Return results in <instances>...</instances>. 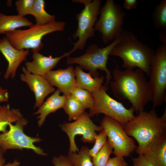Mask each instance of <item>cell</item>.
Segmentation results:
<instances>
[{
	"label": "cell",
	"mask_w": 166,
	"mask_h": 166,
	"mask_svg": "<svg viewBox=\"0 0 166 166\" xmlns=\"http://www.w3.org/2000/svg\"><path fill=\"white\" fill-rule=\"evenodd\" d=\"M141 69L117 68L113 71V81L109 83L114 96L121 100H127L137 113L144 111L146 105L151 101L152 96L148 81Z\"/></svg>",
	"instance_id": "cell-1"
},
{
	"label": "cell",
	"mask_w": 166,
	"mask_h": 166,
	"mask_svg": "<svg viewBox=\"0 0 166 166\" xmlns=\"http://www.w3.org/2000/svg\"><path fill=\"white\" fill-rule=\"evenodd\" d=\"M123 128L128 135L137 141L136 152L139 155L144 154L155 142L166 134V109L160 117L154 108L148 112H139Z\"/></svg>",
	"instance_id": "cell-2"
},
{
	"label": "cell",
	"mask_w": 166,
	"mask_h": 166,
	"mask_svg": "<svg viewBox=\"0 0 166 166\" xmlns=\"http://www.w3.org/2000/svg\"><path fill=\"white\" fill-rule=\"evenodd\" d=\"M121 40L112 50L109 55L121 59L122 66L126 69L137 68L148 77L150 65L155 51L139 41L132 33L123 30Z\"/></svg>",
	"instance_id": "cell-3"
},
{
	"label": "cell",
	"mask_w": 166,
	"mask_h": 166,
	"mask_svg": "<svg viewBox=\"0 0 166 166\" xmlns=\"http://www.w3.org/2000/svg\"><path fill=\"white\" fill-rule=\"evenodd\" d=\"M66 23L55 21L43 25H34L26 30L19 29L5 33L10 44L18 50L31 49L33 53L39 52L43 47L42 39L52 32L63 31Z\"/></svg>",
	"instance_id": "cell-4"
},
{
	"label": "cell",
	"mask_w": 166,
	"mask_h": 166,
	"mask_svg": "<svg viewBox=\"0 0 166 166\" xmlns=\"http://www.w3.org/2000/svg\"><path fill=\"white\" fill-rule=\"evenodd\" d=\"M120 40V37L108 45L102 48L95 44H92L83 55L78 57H67V64H77L82 69L89 71V73L93 77L100 76L98 69L104 71L106 74V80L104 85L108 86L112 75L107 68V61L111 51Z\"/></svg>",
	"instance_id": "cell-5"
},
{
	"label": "cell",
	"mask_w": 166,
	"mask_h": 166,
	"mask_svg": "<svg viewBox=\"0 0 166 166\" xmlns=\"http://www.w3.org/2000/svg\"><path fill=\"white\" fill-rule=\"evenodd\" d=\"M99 14L94 30L101 34L103 42L107 44L121 36L126 14L113 0H107L100 9Z\"/></svg>",
	"instance_id": "cell-6"
},
{
	"label": "cell",
	"mask_w": 166,
	"mask_h": 166,
	"mask_svg": "<svg viewBox=\"0 0 166 166\" xmlns=\"http://www.w3.org/2000/svg\"><path fill=\"white\" fill-rule=\"evenodd\" d=\"M74 2L84 4V9L76 14L78 22L76 32L73 34V38L77 41L74 44L71 50L66 53L68 57L78 49L82 50L87 41L95 34L94 27L97 20L100 14L101 1L100 0H73Z\"/></svg>",
	"instance_id": "cell-7"
},
{
	"label": "cell",
	"mask_w": 166,
	"mask_h": 166,
	"mask_svg": "<svg viewBox=\"0 0 166 166\" xmlns=\"http://www.w3.org/2000/svg\"><path fill=\"white\" fill-rule=\"evenodd\" d=\"M108 86L102 85L92 93L94 103L89 113L90 117L103 114L121 124L124 127L135 117V110L132 106L129 109L122 103L110 97L107 93Z\"/></svg>",
	"instance_id": "cell-8"
},
{
	"label": "cell",
	"mask_w": 166,
	"mask_h": 166,
	"mask_svg": "<svg viewBox=\"0 0 166 166\" xmlns=\"http://www.w3.org/2000/svg\"><path fill=\"white\" fill-rule=\"evenodd\" d=\"M28 123V120L23 117L14 124H9V130L0 134V148L6 152L8 149H30L38 155L47 156L48 154L43 149L34 144L42 140L38 137L29 136L25 133L24 128Z\"/></svg>",
	"instance_id": "cell-9"
},
{
	"label": "cell",
	"mask_w": 166,
	"mask_h": 166,
	"mask_svg": "<svg viewBox=\"0 0 166 166\" xmlns=\"http://www.w3.org/2000/svg\"><path fill=\"white\" fill-rule=\"evenodd\" d=\"M148 81L153 107L162 105L166 90V43H162L155 51L150 67Z\"/></svg>",
	"instance_id": "cell-10"
},
{
	"label": "cell",
	"mask_w": 166,
	"mask_h": 166,
	"mask_svg": "<svg viewBox=\"0 0 166 166\" xmlns=\"http://www.w3.org/2000/svg\"><path fill=\"white\" fill-rule=\"evenodd\" d=\"M60 127L69 139L68 152H78L79 151L75 139L77 135H81V140L84 143H94L97 134L96 132L103 129L101 126L94 124L89 114L85 112L74 121L65 122L60 125Z\"/></svg>",
	"instance_id": "cell-11"
},
{
	"label": "cell",
	"mask_w": 166,
	"mask_h": 166,
	"mask_svg": "<svg viewBox=\"0 0 166 166\" xmlns=\"http://www.w3.org/2000/svg\"><path fill=\"white\" fill-rule=\"evenodd\" d=\"M101 125L113 148V153L115 156H129L136 150L137 146L133 139L128 135L119 122L105 116Z\"/></svg>",
	"instance_id": "cell-12"
},
{
	"label": "cell",
	"mask_w": 166,
	"mask_h": 166,
	"mask_svg": "<svg viewBox=\"0 0 166 166\" xmlns=\"http://www.w3.org/2000/svg\"><path fill=\"white\" fill-rule=\"evenodd\" d=\"M23 73L20 75L21 80L26 82L35 97L34 109L39 108L44 102L45 97L54 92L55 89L42 76L31 73L24 66L22 67Z\"/></svg>",
	"instance_id": "cell-13"
},
{
	"label": "cell",
	"mask_w": 166,
	"mask_h": 166,
	"mask_svg": "<svg viewBox=\"0 0 166 166\" xmlns=\"http://www.w3.org/2000/svg\"><path fill=\"white\" fill-rule=\"evenodd\" d=\"M0 51L8 62L4 78L6 80L9 77L13 79L16 76V71L19 65L26 59L29 54V50L16 49L5 37L0 39Z\"/></svg>",
	"instance_id": "cell-14"
},
{
	"label": "cell",
	"mask_w": 166,
	"mask_h": 166,
	"mask_svg": "<svg viewBox=\"0 0 166 166\" xmlns=\"http://www.w3.org/2000/svg\"><path fill=\"white\" fill-rule=\"evenodd\" d=\"M43 77L51 85L57 87L67 97L71 95L76 87L74 69L71 65L65 69L51 70Z\"/></svg>",
	"instance_id": "cell-15"
},
{
	"label": "cell",
	"mask_w": 166,
	"mask_h": 166,
	"mask_svg": "<svg viewBox=\"0 0 166 166\" xmlns=\"http://www.w3.org/2000/svg\"><path fill=\"white\" fill-rule=\"evenodd\" d=\"M67 57L65 53L59 57L45 56L39 52L33 53V60L26 62V69L30 73L43 76L51 71L63 58Z\"/></svg>",
	"instance_id": "cell-16"
},
{
	"label": "cell",
	"mask_w": 166,
	"mask_h": 166,
	"mask_svg": "<svg viewBox=\"0 0 166 166\" xmlns=\"http://www.w3.org/2000/svg\"><path fill=\"white\" fill-rule=\"evenodd\" d=\"M61 92L57 89L33 113L34 115H39L37 118L38 119L37 124L39 127L42 126L47 117L49 114L63 108L67 97L64 95H60Z\"/></svg>",
	"instance_id": "cell-17"
},
{
	"label": "cell",
	"mask_w": 166,
	"mask_h": 166,
	"mask_svg": "<svg viewBox=\"0 0 166 166\" xmlns=\"http://www.w3.org/2000/svg\"><path fill=\"white\" fill-rule=\"evenodd\" d=\"M76 87L93 93L103 85L105 78L103 76L93 77L89 73L84 72L79 66L74 69Z\"/></svg>",
	"instance_id": "cell-18"
},
{
	"label": "cell",
	"mask_w": 166,
	"mask_h": 166,
	"mask_svg": "<svg viewBox=\"0 0 166 166\" xmlns=\"http://www.w3.org/2000/svg\"><path fill=\"white\" fill-rule=\"evenodd\" d=\"M33 25L31 22L25 17L18 15H8L0 13V34H5L20 27H30Z\"/></svg>",
	"instance_id": "cell-19"
},
{
	"label": "cell",
	"mask_w": 166,
	"mask_h": 166,
	"mask_svg": "<svg viewBox=\"0 0 166 166\" xmlns=\"http://www.w3.org/2000/svg\"><path fill=\"white\" fill-rule=\"evenodd\" d=\"M154 27L160 30L159 37L162 43H166V0H162L157 5L152 14Z\"/></svg>",
	"instance_id": "cell-20"
},
{
	"label": "cell",
	"mask_w": 166,
	"mask_h": 166,
	"mask_svg": "<svg viewBox=\"0 0 166 166\" xmlns=\"http://www.w3.org/2000/svg\"><path fill=\"white\" fill-rule=\"evenodd\" d=\"M144 155L156 166H166V134L155 142Z\"/></svg>",
	"instance_id": "cell-21"
},
{
	"label": "cell",
	"mask_w": 166,
	"mask_h": 166,
	"mask_svg": "<svg viewBox=\"0 0 166 166\" xmlns=\"http://www.w3.org/2000/svg\"><path fill=\"white\" fill-rule=\"evenodd\" d=\"M23 117L19 109H11L9 104L0 105V132H6L9 124L15 123Z\"/></svg>",
	"instance_id": "cell-22"
},
{
	"label": "cell",
	"mask_w": 166,
	"mask_h": 166,
	"mask_svg": "<svg viewBox=\"0 0 166 166\" xmlns=\"http://www.w3.org/2000/svg\"><path fill=\"white\" fill-rule=\"evenodd\" d=\"M45 6L44 0H35L30 15L34 16L37 25H45L56 21L55 16L48 13L45 10Z\"/></svg>",
	"instance_id": "cell-23"
},
{
	"label": "cell",
	"mask_w": 166,
	"mask_h": 166,
	"mask_svg": "<svg viewBox=\"0 0 166 166\" xmlns=\"http://www.w3.org/2000/svg\"><path fill=\"white\" fill-rule=\"evenodd\" d=\"M70 121H75L85 112L86 109L72 95L67 97L63 108Z\"/></svg>",
	"instance_id": "cell-24"
},
{
	"label": "cell",
	"mask_w": 166,
	"mask_h": 166,
	"mask_svg": "<svg viewBox=\"0 0 166 166\" xmlns=\"http://www.w3.org/2000/svg\"><path fill=\"white\" fill-rule=\"evenodd\" d=\"M89 149V147L83 146L77 153L68 152L66 156L73 166H94Z\"/></svg>",
	"instance_id": "cell-25"
},
{
	"label": "cell",
	"mask_w": 166,
	"mask_h": 166,
	"mask_svg": "<svg viewBox=\"0 0 166 166\" xmlns=\"http://www.w3.org/2000/svg\"><path fill=\"white\" fill-rule=\"evenodd\" d=\"M71 95L86 109L88 108L90 110L93 108L94 105V100L92 93L76 87L72 91Z\"/></svg>",
	"instance_id": "cell-26"
},
{
	"label": "cell",
	"mask_w": 166,
	"mask_h": 166,
	"mask_svg": "<svg viewBox=\"0 0 166 166\" xmlns=\"http://www.w3.org/2000/svg\"><path fill=\"white\" fill-rule=\"evenodd\" d=\"M113 148L107 140L105 144L96 155L92 158L94 166H105L113 153Z\"/></svg>",
	"instance_id": "cell-27"
},
{
	"label": "cell",
	"mask_w": 166,
	"mask_h": 166,
	"mask_svg": "<svg viewBox=\"0 0 166 166\" xmlns=\"http://www.w3.org/2000/svg\"><path fill=\"white\" fill-rule=\"evenodd\" d=\"M107 136L105 131L103 129L95 138L94 144L89 149V153L92 158L100 150L105 144L107 140Z\"/></svg>",
	"instance_id": "cell-28"
},
{
	"label": "cell",
	"mask_w": 166,
	"mask_h": 166,
	"mask_svg": "<svg viewBox=\"0 0 166 166\" xmlns=\"http://www.w3.org/2000/svg\"><path fill=\"white\" fill-rule=\"evenodd\" d=\"M35 0H18L15 5L18 15L22 17L30 14Z\"/></svg>",
	"instance_id": "cell-29"
},
{
	"label": "cell",
	"mask_w": 166,
	"mask_h": 166,
	"mask_svg": "<svg viewBox=\"0 0 166 166\" xmlns=\"http://www.w3.org/2000/svg\"><path fill=\"white\" fill-rule=\"evenodd\" d=\"M133 166H156L153 162L145 155H139L136 157L132 158Z\"/></svg>",
	"instance_id": "cell-30"
},
{
	"label": "cell",
	"mask_w": 166,
	"mask_h": 166,
	"mask_svg": "<svg viewBox=\"0 0 166 166\" xmlns=\"http://www.w3.org/2000/svg\"><path fill=\"white\" fill-rule=\"evenodd\" d=\"M52 162L54 166H73L66 156L62 155L53 157Z\"/></svg>",
	"instance_id": "cell-31"
},
{
	"label": "cell",
	"mask_w": 166,
	"mask_h": 166,
	"mask_svg": "<svg viewBox=\"0 0 166 166\" xmlns=\"http://www.w3.org/2000/svg\"><path fill=\"white\" fill-rule=\"evenodd\" d=\"M128 165L124 157L115 156L110 159L105 166H128Z\"/></svg>",
	"instance_id": "cell-32"
},
{
	"label": "cell",
	"mask_w": 166,
	"mask_h": 166,
	"mask_svg": "<svg viewBox=\"0 0 166 166\" xmlns=\"http://www.w3.org/2000/svg\"><path fill=\"white\" fill-rule=\"evenodd\" d=\"M137 5L136 0H124L123 7L126 10H131L136 9Z\"/></svg>",
	"instance_id": "cell-33"
},
{
	"label": "cell",
	"mask_w": 166,
	"mask_h": 166,
	"mask_svg": "<svg viewBox=\"0 0 166 166\" xmlns=\"http://www.w3.org/2000/svg\"><path fill=\"white\" fill-rule=\"evenodd\" d=\"M9 98L7 90L3 88L0 86V103L7 101Z\"/></svg>",
	"instance_id": "cell-34"
},
{
	"label": "cell",
	"mask_w": 166,
	"mask_h": 166,
	"mask_svg": "<svg viewBox=\"0 0 166 166\" xmlns=\"http://www.w3.org/2000/svg\"><path fill=\"white\" fill-rule=\"evenodd\" d=\"M6 152L0 148V166H3L5 164L6 160L3 155Z\"/></svg>",
	"instance_id": "cell-35"
},
{
	"label": "cell",
	"mask_w": 166,
	"mask_h": 166,
	"mask_svg": "<svg viewBox=\"0 0 166 166\" xmlns=\"http://www.w3.org/2000/svg\"><path fill=\"white\" fill-rule=\"evenodd\" d=\"M21 163L18 160L15 159L12 162H9L3 166H20Z\"/></svg>",
	"instance_id": "cell-36"
},
{
	"label": "cell",
	"mask_w": 166,
	"mask_h": 166,
	"mask_svg": "<svg viewBox=\"0 0 166 166\" xmlns=\"http://www.w3.org/2000/svg\"><path fill=\"white\" fill-rule=\"evenodd\" d=\"M1 74V73L0 72V75Z\"/></svg>",
	"instance_id": "cell-37"
}]
</instances>
